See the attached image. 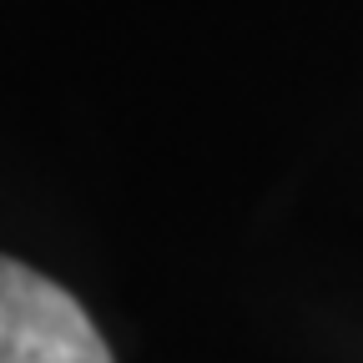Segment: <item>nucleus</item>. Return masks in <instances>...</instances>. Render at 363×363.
<instances>
[{"instance_id":"1","label":"nucleus","mask_w":363,"mask_h":363,"mask_svg":"<svg viewBox=\"0 0 363 363\" xmlns=\"http://www.w3.org/2000/svg\"><path fill=\"white\" fill-rule=\"evenodd\" d=\"M0 363H111V348L61 283L0 252Z\"/></svg>"}]
</instances>
